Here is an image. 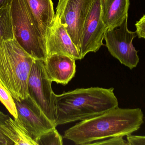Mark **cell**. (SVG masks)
I'll return each instance as SVG.
<instances>
[{"mask_svg":"<svg viewBox=\"0 0 145 145\" xmlns=\"http://www.w3.org/2000/svg\"><path fill=\"white\" fill-rule=\"evenodd\" d=\"M37 145H62L63 137L56 127H54L41 135L36 141Z\"/></svg>","mask_w":145,"mask_h":145,"instance_id":"obj_16","label":"cell"},{"mask_svg":"<svg viewBox=\"0 0 145 145\" xmlns=\"http://www.w3.org/2000/svg\"><path fill=\"white\" fill-rule=\"evenodd\" d=\"M123 137L122 136L111 137L95 141L90 145H128L127 141L124 140Z\"/></svg>","mask_w":145,"mask_h":145,"instance_id":"obj_18","label":"cell"},{"mask_svg":"<svg viewBox=\"0 0 145 145\" xmlns=\"http://www.w3.org/2000/svg\"><path fill=\"white\" fill-rule=\"evenodd\" d=\"M127 138L128 145H145V136L130 135L127 136Z\"/></svg>","mask_w":145,"mask_h":145,"instance_id":"obj_20","label":"cell"},{"mask_svg":"<svg viewBox=\"0 0 145 145\" xmlns=\"http://www.w3.org/2000/svg\"><path fill=\"white\" fill-rule=\"evenodd\" d=\"M14 100L18 119L36 143L41 135L56 127L29 95L20 101Z\"/></svg>","mask_w":145,"mask_h":145,"instance_id":"obj_9","label":"cell"},{"mask_svg":"<svg viewBox=\"0 0 145 145\" xmlns=\"http://www.w3.org/2000/svg\"><path fill=\"white\" fill-rule=\"evenodd\" d=\"M35 24L45 42L47 32L52 24L55 13L52 0H25Z\"/></svg>","mask_w":145,"mask_h":145,"instance_id":"obj_12","label":"cell"},{"mask_svg":"<svg viewBox=\"0 0 145 145\" xmlns=\"http://www.w3.org/2000/svg\"><path fill=\"white\" fill-rule=\"evenodd\" d=\"M107 30L102 19L101 0H95L83 28L79 50L82 59L88 53L96 52L100 49Z\"/></svg>","mask_w":145,"mask_h":145,"instance_id":"obj_8","label":"cell"},{"mask_svg":"<svg viewBox=\"0 0 145 145\" xmlns=\"http://www.w3.org/2000/svg\"><path fill=\"white\" fill-rule=\"evenodd\" d=\"M11 18L14 38L36 60L47 58L45 42L35 24L25 0H12Z\"/></svg>","mask_w":145,"mask_h":145,"instance_id":"obj_4","label":"cell"},{"mask_svg":"<svg viewBox=\"0 0 145 145\" xmlns=\"http://www.w3.org/2000/svg\"><path fill=\"white\" fill-rule=\"evenodd\" d=\"M11 1L0 8V37L5 40L14 38L11 18Z\"/></svg>","mask_w":145,"mask_h":145,"instance_id":"obj_15","label":"cell"},{"mask_svg":"<svg viewBox=\"0 0 145 145\" xmlns=\"http://www.w3.org/2000/svg\"><path fill=\"white\" fill-rule=\"evenodd\" d=\"M0 101L14 119L18 117V112L14 99L9 92L0 83Z\"/></svg>","mask_w":145,"mask_h":145,"instance_id":"obj_17","label":"cell"},{"mask_svg":"<svg viewBox=\"0 0 145 145\" xmlns=\"http://www.w3.org/2000/svg\"><path fill=\"white\" fill-rule=\"evenodd\" d=\"M35 60L14 38L0 37V83L18 101L29 96L28 80Z\"/></svg>","mask_w":145,"mask_h":145,"instance_id":"obj_3","label":"cell"},{"mask_svg":"<svg viewBox=\"0 0 145 145\" xmlns=\"http://www.w3.org/2000/svg\"><path fill=\"white\" fill-rule=\"evenodd\" d=\"M127 20V17L119 27L108 29L104 39L111 54L121 64L133 70L138 65L140 58L138 51L133 43L137 33L128 30Z\"/></svg>","mask_w":145,"mask_h":145,"instance_id":"obj_6","label":"cell"},{"mask_svg":"<svg viewBox=\"0 0 145 145\" xmlns=\"http://www.w3.org/2000/svg\"></svg>","mask_w":145,"mask_h":145,"instance_id":"obj_23","label":"cell"},{"mask_svg":"<svg viewBox=\"0 0 145 145\" xmlns=\"http://www.w3.org/2000/svg\"><path fill=\"white\" fill-rule=\"evenodd\" d=\"M114 89H77L56 94V127L83 121L118 107Z\"/></svg>","mask_w":145,"mask_h":145,"instance_id":"obj_2","label":"cell"},{"mask_svg":"<svg viewBox=\"0 0 145 145\" xmlns=\"http://www.w3.org/2000/svg\"><path fill=\"white\" fill-rule=\"evenodd\" d=\"M9 117L8 115H5L0 111V124L3 122ZM0 145H13L12 141L5 137L0 131Z\"/></svg>","mask_w":145,"mask_h":145,"instance_id":"obj_21","label":"cell"},{"mask_svg":"<svg viewBox=\"0 0 145 145\" xmlns=\"http://www.w3.org/2000/svg\"><path fill=\"white\" fill-rule=\"evenodd\" d=\"M135 26L136 28V32L139 38H145V14L136 22Z\"/></svg>","mask_w":145,"mask_h":145,"instance_id":"obj_19","label":"cell"},{"mask_svg":"<svg viewBox=\"0 0 145 145\" xmlns=\"http://www.w3.org/2000/svg\"><path fill=\"white\" fill-rule=\"evenodd\" d=\"M52 82L48 77L43 60H35L28 80L29 95L55 124L56 94L52 89Z\"/></svg>","mask_w":145,"mask_h":145,"instance_id":"obj_5","label":"cell"},{"mask_svg":"<svg viewBox=\"0 0 145 145\" xmlns=\"http://www.w3.org/2000/svg\"><path fill=\"white\" fill-rule=\"evenodd\" d=\"M143 118L140 108L118 107L78 123L65 132L64 138L76 145H89L111 137L127 136L140 128Z\"/></svg>","mask_w":145,"mask_h":145,"instance_id":"obj_1","label":"cell"},{"mask_svg":"<svg viewBox=\"0 0 145 145\" xmlns=\"http://www.w3.org/2000/svg\"><path fill=\"white\" fill-rule=\"evenodd\" d=\"M0 131L13 145H37L24 128L18 118L8 117L0 124Z\"/></svg>","mask_w":145,"mask_h":145,"instance_id":"obj_14","label":"cell"},{"mask_svg":"<svg viewBox=\"0 0 145 145\" xmlns=\"http://www.w3.org/2000/svg\"></svg>","mask_w":145,"mask_h":145,"instance_id":"obj_24","label":"cell"},{"mask_svg":"<svg viewBox=\"0 0 145 145\" xmlns=\"http://www.w3.org/2000/svg\"><path fill=\"white\" fill-rule=\"evenodd\" d=\"M94 1L58 0L55 16L60 19L79 52L84 24Z\"/></svg>","mask_w":145,"mask_h":145,"instance_id":"obj_7","label":"cell"},{"mask_svg":"<svg viewBox=\"0 0 145 145\" xmlns=\"http://www.w3.org/2000/svg\"><path fill=\"white\" fill-rule=\"evenodd\" d=\"M10 0H0V8L5 5Z\"/></svg>","mask_w":145,"mask_h":145,"instance_id":"obj_22","label":"cell"},{"mask_svg":"<svg viewBox=\"0 0 145 145\" xmlns=\"http://www.w3.org/2000/svg\"><path fill=\"white\" fill-rule=\"evenodd\" d=\"M47 57L54 54H62L75 60H81L80 53L60 19L55 16L45 40Z\"/></svg>","mask_w":145,"mask_h":145,"instance_id":"obj_10","label":"cell"},{"mask_svg":"<svg viewBox=\"0 0 145 145\" xmlns=\"http://www.w3.org/2000/svg\"><path fill=\"white\" fill-rule=\"evenodd\" d=\"M129 0H101L103 21L108 29L119 27L128 17Z\"/></svg>","mask_w":145,"mask_h":145,"instance_id":"obj_13","label":"cell"},{"mask_svg":"<svg viewBox=\"0 0 145 145\" xmlns=\"http://www.w3.org/2000/svg\"><path fill=\"white\" fill-rule=\"evenodd\" d=\"M75 61L71 57L62 54H54L48 56L43 61L48 77L52 82L67 85L75 76Z\"/></svg>","mask_w":145,"mask_h":145,"instance_id":"obj_11","label":"cell"}]
</instances>
